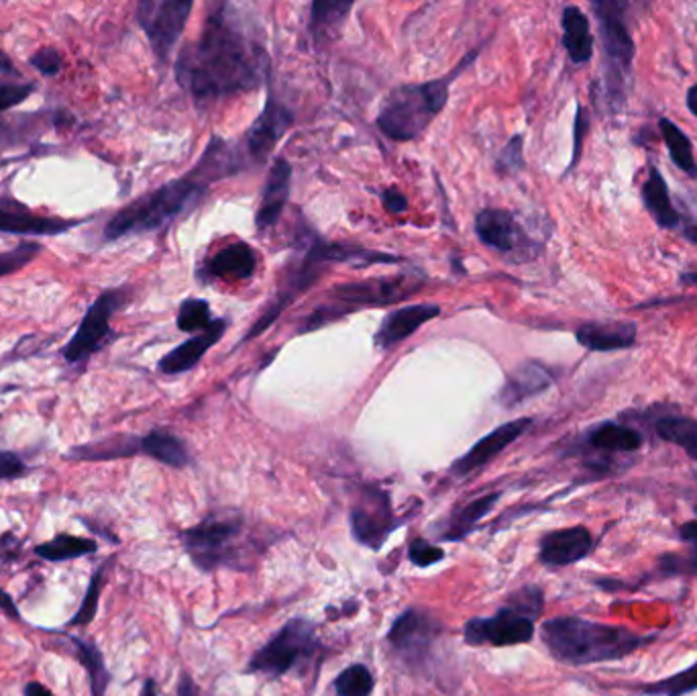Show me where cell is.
<instances>
[{
	"label": "cell",
	"mask_w": 697,
	"mask_h": 696,
	"mask_svg": "<svg viewBox=\"0 0 697 696\" xmlns=\"http://www.w3.org/2000/svg\"><path fill=\"white\" fill-rule=\"evenodd\" d=\"M268 54L257 38L243 29L230 7H221L204 23L201 38L175 62V78L196 100L242 95L264 83Z\"/></svg>",
	"instance_id": "6da1fadb"
},
{
	"label": "cell",
	"mask_w": 697,
	"mask_h": 696,
	"mask_svg": "<svg viewBox=\"0 0 697 696\" xmlns=\"http://www.w3.org/2000/svg\"><path fill=\"white\" fill-rule=\"evenodd\" d=\"M540 638L549 654L567 666L616 662L643 650L655 635H641L622 625L598 623L576 614L553 617L543 623Z\"/></svg>",
	"instance_id": "7a4b0ae2"
},
{
	"label": "cell",
	"mask_w": 697,
	"mask_h": 696,
	"mask_svg": "<svg viewBox=\"0 0 697 696\" xmlns=\"http://www.w3.org/2000/svg\"><path fill=\"white\" fill-rule=\"evenodd\" d=\"M206 182L194 170L189 176L178 178L163 184L158 191L149 192L110 218L105 227V239L117 242L131 235L158 232L170 225L178 215L194 205L206 191Z\"/></svg>",
	"instance_id": "3957f363"
},
{
	"label": "cell",
	"mask_w": 697,
	"mask_h": 696,
	"mask_svg": "<svg viewBox=\"0 0 697 696\" xmlns=\"http://www.w3.org/2000/svg\"><path fill=\"white\" fill-rule=\"evenodd\" d=\"M449 78L425 84H403L394 88L377 115V127L396 141L422 136L430 121L443 110L449 98Z\"/></svg>",
	"instance_id": "277c9868"
},
{
	"label": "cell",
	"mask_w": 697,
	"mask_h": 696,
	"mask_svg": "<svg viewBox=\"0 0 697 696\" xmlns=\"http://www.w3.org/2000/svg\"><path fill=\"white\" fill-rule=\"evenodd\" d=\"M600 25L603 50V93L610 107L620 110L626 103L629 78L634 62V40L626 23L629 2L598 0L591 4Z\"/></svg>",
	"instance_id": "5b68a950"
},
{
	"label": "cell",
	"mask_w": 697,
	"mask_h": 696,
	"mask_svg": "<svg viewBox=\"0 0 697 696\" xmlns=\"http://www.w3.org/2000/svg\"><path fill=\"white\" fill-rule=\"evenodd\" d=\"M420 282L415 276H392V278H369L365 282L341 285L329 292V302L310 314L302 333L321 329L343 314L353 313L362 307H386L392 302L408 299Z\"/></svg>",
	"instance_id": "8992f818"
},
{
	"label": "cell",
	"mask_w": 697,
	"mask_h": 696,
	"mask_svg": "<svg viewBox=\"0 0 697 696\" xmlns=\"http://www.w3.org/2000/svg\"><path fill=\"white\" fill-rule=\"evenodd\" d=\"M243 520L239 515H208L182 532V544L192 564L202 572L235 566L242 556Z\"/></svg>",
	"instance_id": "52a82bcc"
},
{
	"label": "cell",
	"mask_w": 697,
	"mask_h": 696,
	"mask_svg": "<svg viewBox=\"0 0 697 696\" xmlns=\"http://www.w3.org/2000/svg\"><path fill=\"white\" fill-rule=\"evenodd\" d=\"M319 645L321 643L314 623H310L309 619H290L264 647L249 657L245 672L280 678L317 654Z\"/></svg>",
	"instance_id": "ba28073f"
},
{
	"label": "cell",
	"mask_w": 697,
	"mask_h": 696,
	"mask_svg": "<svg viewBox=\"0 0 697 696\" xmlns=\"http://www.w3.org/2000/svg\"><path fill=\"white\" fill-rule=\"evenodd\" d=\"M125 304V292L122 290H105L96 299L86 314L82 317L81 325L72 340L64 347V362L67 366H84L96 352H100L107 342L112 340V329L110 319Z\"/></svg>",
	"instance_id": "9c48e42d"
},
{
	"label": "cell",
	"mask_w": 697,
	"mask_h": 696,
	"mask_svg": "<svg viewBox=\"0 0 697 696\" xmlns=\"http://www.w3.org/2000/svg\"><path fill=\"white\" fill-rule=\"evenodd\" d=\"M190 13V0H141L137 4V23L146 31L149 45L160 62L170 60L189 23Z\"/></svg>",
	"instance_id": "30bf717a"
},
{
	"label": "cell",
	"mask_w": 697,
	"mask_h": 696,
	"mask_svg": "<svg viewBox=\"0 0 697 696\" xmlns=\"http://www.w3.org/2000/svg\"><path fill=\"white\" fill-rule=\"evenodd\" d=\"M443 633L437 617L422 609H406L388 631V643L404 664L420 668L429 662L432 645Z\"/></svg>",
	"instance_id": "8fae6325"
},
{
	"label": "cell",
	"mask_w": 697,
	"mask_h": 696,
	"mask_svg": "<svg viewBox=\"0 0 697 696\" xmlns=\"http://www.w3.org/2000/svg\"><path fill=\"white\" fill-rule=\"evenodd\" d=\"M535 619L521 613L512 607H502L492 617H475L465 623L463 638L465 642L480 647V645H494V647H510V645H523L535 640Z\"/></svg>",
	"instance_id": "7c38bea8"
},
{
	"label": "cell",
	"mask_w": 697,
	"mask_h": 696,
	"mask_svg": "<svg viewBox=\"0 0 697 696\" xmlns=\"http://www.w3.org/2000/svg\"><path fill=\"white\" fill-rule=\"evenodd\" d=\"M353 539L369 549H379L389 533L398 527V520L389 505L388 492L377 486H365L362 496L349 511Z\"/></svg>",
	"instance_id": "4fadbf2b"
},
{
	"label": "cell",
	"mask_w": 697,
	"mask_h": 696,
	"mask_svg": "<svg viewBox=\"0 0 697 696\" xmlns=\"http://www.w3.org/2000/svg\"><path fill=\"white\" fill-rule=\"evenodd\" d=\"M593 549V535L588 527L576 525L553 529L540 537L538 560L547 568H567L586 560Z\"/></svg>",
	"instance_id": "5bb4252c"
},
{
	"label": "cell",
	"mask_w": 697,
	"mask_h": 696,
	"mask_svg": "<svg viewBox=\"0 0 697 696\" xmlns=\"http://www.w3.org/2000/svg\"><path fill=\"white\" fill-rule=\"evenodd\" d=\"M530 425H533V419H526V417L516 419V421H510V424L500 425L492 433L482 437L465 456H461L453 464V468H451V472L455 477H461V479L470 477L471 472L490 464L496 456H500L508 446H512Z\"/></svg>",
	"instance_id": "9a60e30c"
},
{
	"label": "cell",
	"mask_w": 697,
	"mask_h": 696,
	"mask_svg": "<svg viewBox=\"0 0 697 696\" xmlns=\"http://www.w3.org/2000/svg\"><path fill=\"white\" fill-rule=\"evenodd\" d=\"M294 124L292 113L286 109L276 98H269L268 105L261 110V115L255 119L251 129L245 136V148L255 162H264L269 151L278 146L283 133Z\"/></svg>",
	"instance_id": "2e32d148"
},
{
	"label": "cell",
	"mask_w": 697,
	"mask_h": 696,
	"mask_svg": "<svg viewBox=\"0 0 697 696\" xmlns=\"http://www.w3.org/2000/svg\"><path fill=\"white\" fill-rule=\"evenodd\" d=\"M82 221L76 218L43 217L31 213L25 206L7 201L0 205V233L21 235V237H55L62 233L72 232Z\"/></svg>",
	"instance_id": "e0dca14e"
},
{
	"label": "cell",
	"mask_w": 697,
	"mask_h": 696,
	"mask_svg": "<svg viewBox=\"0 0 697 696\" xmlns=\"http://www.w3.org/2000/svg\"><path fill=\"white\" fill-rule=\"evenodd\" d=\"M639 328L632 321H591L576 331V340L588 352H620L636 345Z\"/></svg>",
	"instance_id": "ac0fdd59"
},
{
	"label": "cell",
	"mask_w": 697,
	"mask_h": 696,
	"mask_svg": "<svg viewBox=\"0 0 697 696\" xmlns=\"http://www.w3.org/2000/svg\"><path fill=\"white\" fill-rule=\"evenodd\" d=\"M475 232L485 246L494 247L497 251L512 254L526 244V235L518 221L508 211L485 208L475 218Z\"/></svg>",
	"instance_id": "d6986e66"
},
{
	"label": "cell",
	"mask_w": 697,
	"mask_h": 696,
	"mask_svg": "<svg viewBox=\"0 0 697 696\" xmlns=\"http://www.w3.org/2000/svg\"><path fill=\"white\" fill-rule=\"evenodd\" d=\"M439 313L441 309L437 304H412V307H403L398 311H392L384 317L374 342L377 347H392L396 343L404 342L406 338H410L427 321L439 317Z\"/></svg>",
	"instance_id": "ffe728a7"
},
{
	"label": "cell",
	"mask_w": 697,
	"mask_h": 696,
	"mask_svg": "<svg viewBox=\"0 0 697 696\" xmlns=\"http://www.w3.org/2000/svg\"><path fill=\"white\" fill-rule=\"evenodd\" d=\"M290 184H292V168L283 160L278 158L274 165L269 168L268 182L264 189L261 196V205L257 208V229L266 232L271 229L278 218L282 215L283 206L288 203L290 196Z\"/></svg>",
	"instance_id": "44dd1931"
},
{
	"label": "cell",
	"mask_w": 697,
	"mask_h": 696,
	"mask_svg": "<svg viewBox=\"0 0 697 696\" xmlns=\"http://www.w3.org/2000/svg\"><path fill=\"white\" fill-rule=\"evenodd\" d=\"M225 329H227V321L215 319V323L206 331L190 338L189 342L178 345L170 354L163 355V360L160 362L161 372L168 376H175V374L194 368L201 362L202 355L206 354L225 335Z\"/></svg>",
	"instance_id": "7402d4cb"
},
{
	"label": "cell",
	"mask_w": 697,
	"mask_h": 696,
	"mask_svg": "<svg viewBox=\"0 0 697 696\" xmlns=\"http://www.w3.org/2000/svg\"><path fill=\"white\" fill-rule=\"evenodd\" d=\"M257 270V256L247 244H230L218 249L202 268L201 280H249Z\"/></svg>",
	"instance_id": "603a6c76"
},
{
	"label": "cell",
	"mask_w": 697,
	"mask_h": 696,
	"mask_svg": "<svg viewBox=\"0 0 697 696\" xmlns=\"http://www.w3.org/2000/svg\"><path fill=\"white\" fill-rule=\"evenodd\" d=\"M643 443L644 437L639 429L629 425L614 424V421L596 425L583 437V446L588 450L602 453V460L608 464H610L608 460L610 453H634L643 448Z\"/></svg>",
	"instance_id": "cb8c5ba5"
},
{
	"label": "cell",
	"mask_w": 697,
	"mask_h": 696,
	"mask_svg": "<svg viewBox=\"0 0 697 696\" xmlns=\"http://www.w3.org/2000/svg\"><path fill=\"white\" fill-rule=\"evenodd\" d=\"M550 384H553V372L549 368H545L543 364H538V362H528V364H524V366L514 370L510 374L502 393L497 396V400L504 407L512 409V407L521 405L524 400L545 393Z\"/></svg>",
	"instance_id": "d4e9b609"
},
{
	"label": "cell",
	"mask_w": 697,
	"mask_h": 696,
	"mask_svg": "<svg viewBox=\"0 0 697 696\" xmlns=\"http://www.w3.org/2000/svg\"><path fill=\"white\" fill-rule=\"evenodd\" d=\"M641 194H643L644 208L648 211V215L653 217L661 229L682 227V215L673 206L667 180L661 174L657 165H648V174L644 180Z\"/></svg>",
	"instance_id": "484cf974"
},
{
	"label": "cell",
	"mask_w": 697,
	"mask_h": 696,
	"mask_svg": "<svg viewBox=\"0 0 697 696\" xmlns=\"http://www.w3.org/2000/svg\"><path fill=\"white\" fill-rule=\"evenodd\" d=\"M564 25V45L569 60L581 66L593 57V33H591L590 17L576 4H567L561 17Z\"/></svg>",
	"instance_id": "4316f807"
},
{
	"label": "cell",
	"mask_w": 697,
	"mask_h": 696,
	"mask_svg": "<svg viewBox=\"0 0 697 696\" xmlns=\"http://www.w3.org/2000/svg\"><path fill=\"white\" fill-rule=\"evenodd\" d=\"M500 499V492H492L482 499H475L465 506L457 508L455 513L441 523V532L437 533L443 542H461L475 532L478 523L494 508Z\"/></svg>",
	"instance_id": "83f0119b"
},
{
	"label": "cell",
	"mask_w": 697,
	"mask_h": 696,
	"mask_svg": "<svg viewBox=\"0 0 697 696\" xmlns=\"http://www.w3.org/2000/svg\"><path fill=\"white\" fill-rule=\"evenodd\" d=\"M141 453V437L119 436L86 443L81 448H72L67 451V460H78V462H107V460H119V458H131Z\"/></svg>",
	"instance_id": "f1b7e54d"
},
{
	"label": "cell",
	"mask_w": 697,
	"mask_h": 696,
	"mask_svg": "<svg viewBox=\"0 0 697 696\" xmlns=\"http://www.w3.org/2000/svg\"><path fill=\"white\" fill-rule=\"evenodd\" d=\"M96 552H98V542L90 539V537L72 535V533L55 535L54 539L41 542L33 547V554L41 560L50 561V564L78 560L84 556H93Z\"/></svg>",
	"instance_id": "f546056e"
},
{
	"label": "cell",
	"mask_w": 697,
	"mask_h": 696,
	"mask_svg": "<svg viewBox=\"0 0 697 696\" xmlns=\"http://www.w3.org/2000/svg\"><path fill=\"white\" fill-rule=\"evenodd\" d=\"M67 642L72 643V650L76 660L81 662L86 674H88V683H90V696L107 695L108 684H110V672L105 664V655L100 652V647L90 640H84L78 635H67Z\"/></svg>",
	"instance_id": "4dcf8cb0"
},
{
	"label": "cell",
	"mask_w": 697,
	"mask_h": 696,
	"mask_svg": "<svg viewBox=\"0 0 697 696\" xmlns=\"http://www.w3.org/2000/svg\"><path fill=\"white\" fill-rule=\"evenodd\" d=\"M141 453L170 468H186L190 464V453L184 441L163 429H153L148 436L141 437Z\"/></svg>",
	"instance_id": "1f68e13d"
},
{
	"label": "cell",
	"mask_w": 697,
	"mask_h": 696,
	"mask_svg": "<svg viewBox=\"0 0 697 696\" xmlns=\"http://www.w3.org/2000/svg\"><path fill=\"white\" fill-rule=\"evenodd\" d=\"M657 436L671 446H677L697 462V419L684 415H667L655 424Z\"/></svg>",
	"instance_id": "d6a6232c"
},
{
	"label": "cell",
	"mask_w": 697,
	"mask_h": 696,
	"mask_svg": "<svg viewBox=\"0 0 697 696\" xmlns=\"http://www.w3.org/2000/svg\"><path fill=\"white\" fill-rule=\"evenodd\" d=\"M658 133L669 150L671 162L677 165L684 174L697 180V162L691 139L685 136L684 131L667 117L658 119Z\"/></svg>",
	"instance_id": "836d02e7"
},
{
	"label": "cell",
	"mask_w": 697,
	"mask_h": 696,
	"mask_svg": "<svg viewBox=\"0 0 697 696\" xmlns=\"http://www.w3.org/2000/svg\"><path fill=\"white\" fill-rule=\"evenodd\" d=\"M679 537L685 546L689 547V552L685 556L669 554L661 560L658 566L665 576H677V574L697 576V503L696 520L685 521L684 525L679 527Z\"/></svg>",
	"instance_id": "e575fe53"
},
{
	"label": "cell",
	"mask_w": 697,
	"mask_h": 696,
	"mask_svg": "<svg viewBox=\"0 0 697 696\" xmlns=\"http://www.w3.org/2000/svg\"><path fill=\"white\" fill-rule=\"evenodd\" d=\"M115 561V558H108L107 561H103L98 568H96L93 576H90V582L86 588V595L82 599L81 607L76 614L69 619L67 628H86L95 621L96 613H98V602H100V595H103V587H105V578H107L108 568L110 564Z\"/></svg>",
	"instance_id": "d590c367"
},
{
	"label": "cell",
	"mask_w": 697,
	"mask_h": 696,
	"mask_svg": "<svg viewBox=\"0 0 697 696\" xmlns=\"http://www.w3.org/2000/svg\"><path fill=\"white\" fill-rule=\"evenodd\" d=\"M639 690L644 696H687L697 690V662H694L689 668L673 674L669 678L643 684L639 686Z\"/></svg>",
	"instance_id": "8d00e7d4"
},
{
	"label": "cell",
	"mask_w": 697,
	"mask_h": 696,
	"mask_svg": "<svg viewBox=\"0 0 697 696\" xmlns=\"http://www.w3.org/2000/svg\"><path fill=\"white\" fill-rule=\"evenodd\" d=\"M333 686H335L336 696H372L374 676L367 666L353 664L336 676Z\"/></svg>",
	"instance_id": "74e56055"
},
{
	"label": "cell",
	"mask_w": 697,
	"mask_h": 696,
	"mask_svg": "<svg viewBox=\"0 0 697 696\" xmlns=\"http://www.w3.org/2000/svg\"><path fill=\"white\" fill-rule=\"evenodd\" d=\"M215 323V319L211 317V307L208 302L202 299H189V301L180 304V311L175 317V325L184 333H202Z\"/></svg>",
	"instance_id": "f35d334b"
},
{
	"label": "cell",
	"mask_w": 697,
	"mask_h": 696,
	"mask_svg": "<svg viewBox=\"0 0 697 696\" xmlns=\"http://www.w3.org/2000/svg\"><path fill=\"white\" fill-rule=\"evenodd\" d=\"M349 2H314L312 4V31L314 35H326L329 31L341 28L347 19Z\"/></svg>",
	"instance_id": "ab89813d"
},
{
	"label": "cell",
	"mask_w": 697,
	"mask_h": 696,
	"mask_svg": "<svg viewBox=\"0 0 697 696\" xmlns=\"http://www.w3.org/2000/svg\"><path fill=\"white\" fill-rule=\"evenodd\" d=\"M41 251H43V247L40 244H33V242H21L13 249L2 251L0 254V278L23 270L25 266H29L40 256Z\"/></svg>",
	"instance_id": "60d3db41"
},
{
	"label": "cell",
	"mask_w": 697,
	"mask_h": 696,
	"mask_svg": "<svg viewBox=\"0 0 697 696\" xmlns=\"http://www.w3.org/2000/svg\"><path fill=\"white\" fill-rule=\"evenodd\" d=\"M508 607L537 621L545 609V595L538 587H524L510 595Z\"/></svg>",
	"instance_id": "b9f144b4"
},
{
	"label": "cell",
	"mask_w": 697,
	"mask_h": 696,
	"mask_svg": "<svg viewBox=\"0 0 697 696\" xmlns=\"http://www.w3.org/2000/svg\"><path fill=\"white\" fill-rule=\"evenodd\" d=\"M524 137L514 136L506 143V148L500 153L497 158L496 168L497 172L502 174H516L524 168Z\"/></svg>",
	"instance_id": "7bdbcfd3"
},
{
	"label": "cell",
	"mask_w": 697,
	"mask_h": 696,
	"mask_svg": "<svg viewBox=\"0 0 697 696\" xmlns=\"http://www.w3.org/2000/svg\"><path fill=\"white\" fill-rule=\"evenodd\" d=\"M29 64L31 68L37 69L41 76L54 78L64 68V55L60 54L55 47H41L29 57Z\"/></svg>",
	"instance_id": "ee69618b"
},
{
	"label": "cell",
	"mask_w": 697,
	"mask_h": 696,
	"mask_svg": "<svg viewBox=\"0 0 697 696\" xmlns=\"http://www.w3.org/2000/svg\"><path fill=\"white\" fill-rule=\"evenodd\" d=\"M444 558V552L441 547L432 546L427 539L416 537L415 542L408 547V560L415 564L416 568H429L435 566L437 561Z\"/></svg>",
	"instance_id": "f6af8a7d"
},
{
	"label": "cell",
	"mask_w": 697,
	"mask_h": 696,
	"mask_svg": "<svg viewBox=\"0 0 697 696\" xmlns=\"http://www.w3.org/2000/svg\"><path fill=\"white\" fill-rule=\"evenodd\" d=\"M35 93V86L29 83H2L0 81V113L23 105Z\"/></svg>",
	"instance_id": "bcb514c9"
},
{
	"label": "cell",
	"mask_w": 697,
	"mask_h": 696,
	"mask_svg": "<svg viewBox=\"0 0 697 696\" xmlns=\"http://www.w3.org/2000/svg\"><path fill=\"white\" fill-rule=\"evenodd\" d=\"M29 465L14 451H0V482L28 477Z\"/></svg>",
	"instance_id": "7dc6e473"
},
{
	"label": "cell",
	"mask_w": 697,
	"mask_h": 696,
	"mask_svg": "<svg viewBox=\"0 0 697 696\" xmlns=\"http://www.w3.org/2000/svg\"><path fill=\"white\" fill-rule=\"evenodd\" d=\"M21 556H23L21 539L11 529L2 533L0 535V568L13 566V564L21 560Z\"/></svg>",
	"instance_id": "c3c4849f"
},
{
	"label": "cell",
	"mask_w": 697,
	"mask_h": 696,
	"mask_svg": "<svg viewBox=\"0 0 697 696\" xmlns=\"http://www.w3.org/2000/svg\"><path fill=\"white\" fill-rule=\"evenodd\" d=\"M588 129H590V115H588V110L579 105L577 107L576 124H573V156H571L569 170H573L577 162H579V156H581V150H583V137L588 136Z\"/></svg>",
	"instance_id": "681fc988"
},
{
	"label": "cell",
	"mask_w": 697,
	"mask_h": 696,
	"mask_svg": "<svg viewBox=\"0 0 697 696\" xmlns=\"http://www.w3.org/2000/svg\"><path fill=\"white\" fill-rule=\"evenodd\" d=\"M384 206L389 213H404L408 208V201L403 192L388 189V191H384Z\"/></svg>",
	"instance_id": "f907efd6"
},
{
	"label": "cell",
	"mask_w": 697,
	"mask_h": 696,
	"mask_svg": "<svg viewBox=\"0 0 697 696\" xmlns=\"http://www.w3.org/2000/svg\"><path fill=\"white\" fill-rule=\"evenodd\" d=\"M0 609H2V613L7 614V617H11L13 621H21V619H23L21 613H19V607H17L13 597H11L7 590H2V588H0Z\"/></svg>",
	"instance_id": "816d5d0a"
},
{
	"label": "cell",
	"mask_w": 697,
	"mask_h": 696,
	"mask_svg": "<svg viewBox=\"0 0 697 696\" xmlns=\"http://www.w3.org/2000/svg\"><path fill=\"white\" fill-rule=\"evenodd\" d=\"M178 696H201V690H199V686L196 683L192 681V676L190 674H182V678H180V684H178Z\"/></svg>",
	"instance_id": "f5cc1de1"
},
{
	"label": "cell",
	"mask_w": 697,
	"mask_h": 696,
	"mask_svg": "<svg viewBox=\"0 0 697 696\" xmlns=\"http://www.w3.org/2000/svg\"><path fill=\"white\" fill-rule=\"evenodd\" d=\"M23 696H54V693H52L45 684L31 681V683L25 684V693H23Z\"/></svg>",
	"instance_id": "db71d44e"
},
{
	"label": "cell",
	"mask_w": 697,
	"mask_h": 696,
	"mask_svg": "<svg viewBox=\"0 0 697 696\" xmlns=\"http://www.w3.org/2000/svg\"><path fill=\"white\" fill-rule=\"evenodd\" d=\"M0 76H19V69L14 68L13 60L0 50Z\"/></svg>",
	"instance_id": "11a10c76"
},
{
	"label": "cell",
	"mask_w": 697,
	"mask_h": 696,
	"mask_svg": "<svg viewBox=\"0 0 697 696\" xmlns=\"http://www.w3.org/2000/svg\"><path fill=\"white\" fill-rule=\"evenodd\" d=\"M685 105H687V109L689 113L694 115L697 119V84H694L689 90H687V96H685Z\"/></svg>",
	"instance_id": "9f6ffc18"
},
{
	"label": "cell",
	"mask_w": 697,
	"mask_h": 696,
	"mask_svg": "<svg viewBox=\"0 0 697 696\" xmlns=\"http://www.w3.org/2000/svg\"><path fill=\"white\" fill-rule=\"evenodd\" d=\"M139 696H158V684H156V681H153V678H148V681L143 683Z\"/></svg>",
	"instance_id": "6f0895ef"
},
{
	"label": "cell",
	"mask_w": 697,
	"mask_h": 696,
	"mask_svg": "<svg viewBox=\"0 0 697 696\" xmlns=\"http://www.w3.org/2000/svg\"><path fill=\"white\" fill-rule=\"evenodd\" d=\"M679 282L685 285V287H696L697 288V272H684L679 276Z\"/></svg>",
	"instance_id": "680465c9"
},
{
	"label": "cell",
	"mask_w": 697,
	"mask_h": 696,
	"mask_svg": "<svg viewBox=\"0 0 697 696\" xmlns=\"http://www.w3.org/2000/svg\"><path fill=\"white\" fill-rule=\"evenodd\" d=\"M684 237L687 242H689V244L697 246V225H689V227H685Z\"/></svg>",
	"instance_id": "91938a15"
}]
</instances>
